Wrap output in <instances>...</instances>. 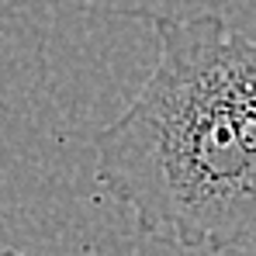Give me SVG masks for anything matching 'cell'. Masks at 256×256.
I'll list each match as a JSON object with an SVG mask.
<instances>
[{"label": "cell", "instance_id": "6da1fadb", "mask_svg": "<svg viewBox=\"0 0 256 256\" xmlns=\"http://www.w3.org/2000/svg\"><path fill=\"white\" fill-rule=\"evenodd\" d=\"M156 66L94 135L97 184L176 250H256V38L218 14L152 18Z\"/></svg>", "mask_w": 256, "mask_h": 256}]
</instances>
